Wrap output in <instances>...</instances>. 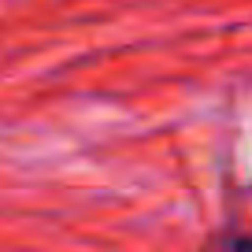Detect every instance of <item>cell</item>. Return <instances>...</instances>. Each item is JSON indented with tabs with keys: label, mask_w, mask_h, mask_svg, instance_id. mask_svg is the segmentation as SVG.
Listing matches in <instances>:
<instances>
[{
	"label": "cell",
	"mask_w": 252,
	"mask_h": 252,
	"mask_svg": "<svg viewBox=\"0 0 252 252\" xmlns=\"http://www.w3.org/2000/svg\"><path fill=\"white\" fill-rule=\"evenodd\" d=\"M200 252H252V234L245 230H219L204 241Z\"/></svg>",
	"instance_id": "cell-1"
}]
</instances>
